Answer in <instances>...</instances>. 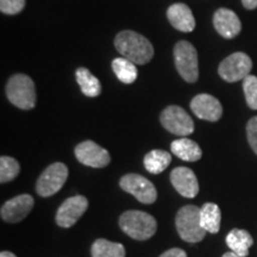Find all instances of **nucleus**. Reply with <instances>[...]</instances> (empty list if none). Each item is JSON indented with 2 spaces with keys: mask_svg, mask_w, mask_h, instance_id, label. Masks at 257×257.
<instances>
[{
  "mask_svg": "<svg viewBox=\"0 0 257 257\" xmlns=\"http://www.w3.org/2000/svg\"><path fill=\"white\" fill-rule=\"evenodd\" d=\"M115 49L135 64H146L153 59L154 47L150 41L135 31L125 30L115 36Z\"/></svg>",
  "mask_w": 257,
  "mask_h": 257,
  "instance_id": "f257e3e1",
  "label": "nucleus"
},
{
  "mask_svg": "<svg viewBox=\"0 0 257 257\" xmlns=\"http://www.w3.org/2000/svg\"><path fill=\"white\" fill-rule=\"evenodd\" d=\"M119 226L131 238L147 240L155 234L157 221L147 212L131 210L124 212L119 217Z\"/></svg>",
  "mask_w": 257,
  "mask_h": 257,
  "instance_id": "f03ea898",
  "label": "nucleus"
},
{
  "mask_svg": "<svg viewBox=\"0 0 257 257\" xmlns=\"http://www.w3.org/2000/svg\"><path fill=\"white\" fill-rule=\"evenodd\" d=\"M175 226L185 242L198 243L206 236V230L201 226L200 208L195 205H186L180 208L175 217Z\"/></svg>",
  "mask_w": 257,
  "mask_h": 257,
  "instance_id": "7ed1b4c3",
  "label": "nucleus"
},
{
  "mask_svg": "<svg viewBox=\"0 0 257 257\" xmlns=\"http://www.w3.org/2000/svg\"><path fill=\"white\" fill-rule=\"evenodd\" d=\"M6 95L11 104L22 110H31L36 105V89L30 76L16 74L9 79Z\"/></svg>",
  "mask_w": 257,
  "mask_h": 257,
  "instance_id": "20e7f679",
  "label": "nucleus"
},
{
  "mask_svg": "<svg viewBox=\"0 0 257 257\" xmlns=\"http://www.w3.org/2000/svg\"><path fill=\"white\" fill-rule=\"evenodd\" d=\"M174 61L181 78L189 83L198 81L199 66L198 53L192 43L180 41L174 47Z\"/></svg>",
  "mask_w": 257,
  "mask_h": 257,
  "instance_id": "39448f33",
  "label": "nucleus"
},
{
  "mask_svg": "<svg viewBox=\"0 0 257 257\" xmlns=\"http://www.w3.org/2000/svg\"><path fill=\"white\" fill-rule=\"evenodd\" d=\"M68 179V167L62 162H55L40 175L36 182V192L43 198L56 194Z\"/></svg>",
  "mask_w": 257,
  "mask_h": 257,
  "instance_id": "423d86ee",
  "label": "nucleus"
},
{
  "mask_svg": "<svg viewBox=\"0 0 257 257\" xmlns=\"http://www.w3.org/2000/svg\"><path fill=\"white\" fill-rule=\"evenodd\" d=\"M162 126L176 136L186 137L194 131V121L184 108L176 105H170L162 111L160 115Z\"/></svg>",
  "mask_w": 257,
  "mask_h": 257,
  "instance_id": "0eeeda50",
  "label": "nucleus"
},
{
  "mask_svg": "<svg viewBox=\"0 0 257 257\" xmlns=\"http://www.w3.org/2000/svg\"><path fill=\"white\" fill-rule=\"evenodd\" d=\"M252 61L244 53H233L221 61L218 67V74L226 82H237L250 75Z\"/></svg>",
  "mask_w": 257,
  "mask_h": 257,
  "instance_id": "6e6552de",
  "label": "nucleus"
},
{
  "mask_svg": "<svg viewBox=\"0 0 257 257\" xmlns=\"http://www.w3.org/2000/svg\"><path fill=\"white\" fill-rule=\"evenodd\" d=\"M119 186L123 191L133 194L142 204H154L157 199V191L150 180L140 174H125L119 180Z\"/></svg>",
  "mask_w": 257,
  "mask_h": 257,
  "instance_id": "1a4fd4ad",
  "label": "nucleus"
},
{
  "mask_svg": "<svg viewBox=\"0 0 257 257\" xmlns=\"http://www.w3.org/2000/svg\"><path fill=\"white\" fill-rule=\"evenodd\" d=\"M76 160L92 168H104L111 162L110 153L93 141L79 143L74 149Z\"/></svg>",
  "mask_w": 257,
  "mask_h": 257,
  "instance_id": "9d476101",
  "label": "nucleus"
},
{
  "mask_svg": "<svg viewBox=\"0 0 257 257\" xmlns=\"http://www.w3.org/2000/svg\"><path fill=\"white\" fill-rule=\"evenodd\" d=\"M88 208V200L83 195H75L62 202L56 212V224L63 229L72 227Z\"/></svg>",
  "mask_w": 257,
  "mask_h": 257,
  "instance_id": "9b49d317",
  "label": "nucleus"
},
{
  "mask_svg": "<svg viewBox=\"0 0 257 257\" xmlns=\"http://www.w3.org/2000/svg\"><path fill=\"white\" fill-rule=\"evenodd\" d=\"M35 200L30 194H21L10 199L2 206L0 214L6 223L22 221L34 208Z\"/></svg>",
  "mask_w": 257,
  "mask_h": 257,
  "instance_id": "f8f14e48",
  "label": "nucleus"
},
{
  "mask_svg": "<svg viewBox=\"0 0 257 257\" xmlns=\"http://www.w3.org/2000/svg\"><path fill=\"white\" fill-rule=\"evenodd\" d=\"M191 110L198 118L207 121H217L223 115V106L220 101L206 93L195 95L192 99Z\"/></svg>",
  "mask_w": 257,
  "mask_h": 257,
  "instance_id": "ddd939ff",
  "label": "nucleus"
},
{
  "mask_svg": "<svg viewBox=\"0 0 257 257\" xmlns=\"http://www.w3.org/2000/svg\"><path fill=\"white\" fill-rule=\"evenodd\" d=\"M170 182L180 195L193 199L199 193L198 179L194 172L187 167H176L170 173Z\"/></svg>",
  "mask_w": 257,
  "mask_h": 257,
  "instance_id": "4468645a",
  "label": "nucleus"
},
{
  "mask_svg": "<svg viewBox=\"0 0 257 257\" xmlns=\"http://www.w3.org/2000/svg\"><path fill=\"white\" fill-rule=\"evenodd\" d=\"M213 25L218 34L227 40L236 37L242 30L238 16L229 9L217 10L213 16Z\"/></svg>",
  "mask_w": 257,
  "mask_h": 257,
  "instance_id": "2eb2a0df",
  "label": "nucleus"
},
{
  "mask_svg": "<svg viewBox=\"0 0 257 257\" xmlns=\"http://www.w3.org/2000/svg\"><path fill=\"white\" fill-rule=\"evenodd\" d=\"M167 18L169 23L179 31L191 32L195 28V18L192 14V10L182 3H176L169 6Z\"/></svg>",
  "mask_w": 257,
  "mask_h": 257,
  "instance_id": "dca6fc26",
  "label": "nucleus"
},
{
  "mask_svg": "<svg viewBox=\"0 0 257 257\" xmlns=\"http://www.w3.org/2000/svg\"><path fill=\"white\" fill-rule=\"evenodd\" d=\"M170 150L176 157L186 162H195L202 156V150L199 144L189 138L182 137L170 144Z\"/></svg>",
  "mask_w": 257,
  "mask_h": 257,
  "instance_id": "f3484780",
  "label": "nucleus"
},
{
  "mask_svg": "<svg viewBox=\"0 0 257 257\" xmlns=\"http://www.w3.org/2000/svg\"><path fill=\"white\" fill-rule=\"evenodd\" d=\"M226 245L231 249V251L240 257H246L249 255V250L252 246V236L246 230L232 229L227 233L225 238Z\"/></svg>",
  "mask_w": 257,
  "mask_h": 257,
  "instance_id": "a211bd4d",
  "label": "nucleus"
},
{
  "mask_svg": "<svg viewBox=\"0 0 257 257\" xmlns=\"http://www.w3.org/2000/svg\"><path fill=\"white\" fill-rule=\"evenodd\" d=\"M200 220L201 226L206 232L216 234L220 230L221 212L220 208L214 202H205L200 207Z\"/></svg>",
  "mask_w": 257,
  "mask_h": 257,
  "instance_id": "6ab92c4d",
  "label": "nucleus"
},
{
  "mask_svg": "<svg viewBox=\"0 0 257 257\" xmlns=\"http://www.w3.org/2000/svg\"><path fill=\"white\" fill-rule=\"evenodd\" d=\"M172 162V155L165 150H152L144 156V167L152 174H161Z\"/></svg>",
  "mask_w": 257,
  "mask_h": 257,
  "instance_id": "aec40b11",
  "label": "nucleus"
},
{
  "mask_svg": "<svg viewBox=\"0 0 257 257\" xmlns=\"http://www.w3.org/2000/svg\"><path fill=\"white\" fill-rule=\"evenodd\" d=\"M76 81H78L80 88L83 94L86 96H91V98H95L101 93V83L98 79L95 78L93 74L89 72L87 68H80L76 69L75 72Z\"/></svg>",
  "mask_w": 257,
  "mask_h": 257,
  "instance_id": "412c9836",
  "label": "nucleus"
},
{
  "mask_svg": "<svg viewBox=\"0 0 257 257\" xmlns=\"http://www.w3.org/2000/svg\"><path fill=\"white\" fill-rule=\"evenodd\" d=\"M91 253L92 257H125V248L120 243L98 238L92 244Z\"/></svg>",
  "mask_w": 257,
  "mask_h": 257,
  "instance_id": "4be33fe9",
  "label": "nucleus"
},
{
  "mask_svg": "<svg viewBox=\"0 0 257 257\" xmlns=\"http://www.w3.org/2000/svg\"><path fill=\"white\" fill-rule=\"evenodd\" d=\"M112 69L119 81L123 83H133L136 81L138 70L136 64L125 57H118L112 61Z\"/></svg>",
  "mask_w": 257,
  "mask_h": 257,
  "instance_id": "5701e85b",
  "label": "nucleus"
},
{
  "mask_svg": "<svg viewBox=\"0 0 257 257\" xmlns=\"http://www.w3.org/2000/svg\"><path fill=\"white\" fill-rule=\"evenodd\" d=\"M19 172H21V166L17 160L10 156L0 157V182L2 184L12 181L17 178Z\"/></svg>",
  "mask_w": 257,
  "mask_h": 257,
  "instance_id": "b1692460",
  "label": "nucleus"
},
{
  "mask_svg": "<svg viewBox=\"0 0 257 257\" xmlns=\"http://www.w3.org/2000/svg\"><path fill=\"white\" fill-rule=\"evenodd\" d=\"M243 91L249 107L257 110V78L255 75H248L243 80Z\"/></svg>",
  "mask_w": 257,
  "mask_h": 257,
  "instance_id": "393cba45",
  "label": "nucleus"
},
{
  "mask_svg": "<svg viewBox=\"0 0 257 257\" xmlns=\"http://www.w3.org/2000/svg\"><path fill=\"white\" fill-rule=\"evenodd\" d=\"M25 0H0V11L5 15L14 16L23 11Z\"/></svg>",
  "mask_w": 257,
  "mask_h": 257,
  "instance_id": "a878e982",
  "label": "nucleus"
},
{
  "mask_svg": "<svg viewBox=\"0 0 257 257\" xmlns=\"http://www.w3.org/2000/svg\"><path fill=\"white\" fill-rule=\"evenodd\" d=\"M246 137L250 147L257 155V115L252 117L246 124Z\"/></svg>",
  "mask_w": 257,
  "mask_h": 257,
  "instance_id": "bb28decb",
  "label": "nucleus"
},
{
  "mask_svg": "<svg viewBox=\"0 0 257 257\" xmlns=\"http://www.w3.org/2000/svg\"><path fill=\"white\" fill-rule=\"evenodd\" d=\"M160 257H187V253H186L185 250L180 248H173L167 250L162 255H160Z\"/></svg>",
  "mask_w": 257,
  "mask_h": 257,
  "instance_id": "cd10ccee",
  "label": "nucleus"
},
{
  "mask_svg": "<svg viewBox=\"0 0 257 257\" xmlns=\"http://www.w3.org/2000/svg\"><path fill=\"white\" fill-rule=\"evenodd\" d=\"M243 6L248 10H255L257 8V0H242Z\"/></svg>",
  "mask_w": 257,
  "mask_h": 257,
  "instance_id": "c85d7f7f",
  "label": "nucleus"
},
{
  "mask_svg": "<svg viewBox=\"0 0 257 257\" xmlns=\"http://www.w3.org/2000/svg\"><path fill=\"white\" fill-rule=\"evenodd\" d=\"M0 257H17V256L10 251H2V253H0Z\"/></svg>",
  "mask_w": 257,
  "mask_h": 257,
  "instance_id": "c756f323",
  "label": "nucleus"
},
{
  "mask_svg": "<svg viewBox=\"0 0 257 257\" xmlns=\"http://www.w3.org/2000/svg\"><path fill=\"white\" fill-rule=\"evenodd\" d=\"M221 257H240V256L237 255V253H234L233 251H229V252H225Z\"/></svg>",
  "mask_w": 257,
  "mask_h": 257,
  "instance_id": "7c9ffc66",
  "label": "nucleus"
}]
</instances>
